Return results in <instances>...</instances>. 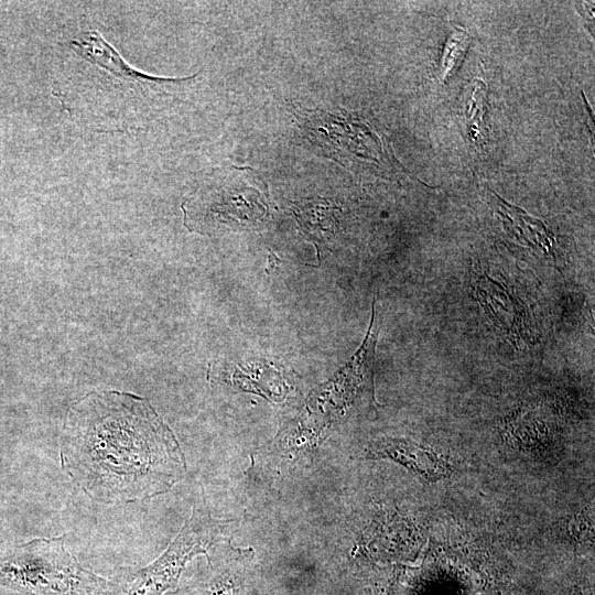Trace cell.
<instances>
[{
    "mask_svg": "<svg viewBox=\"0 0 595 595\" xmlns=\"http://www.w3.org/2000/svg\"><path fill=\"white\" fill-rule=\"evenodd\" d=\"M60 462L89 499L106 506L165 494L186 473L181 445L151 402L116 390L89 392L71 407Z\"/></svg>",
    "mask_w": 595,
    "mask_h": 595,
    "instance_id": "obj_1",
    "label": "cell"
},
{
    "mask_svg": "<svg viewBox=\"0 0 595 595\" xmlns=\"http://www.w3.org/2000/svg\"><path fill=\"white\" fill-rule=\"evenodd\" d=\"M71 45L76 58L53 93L67 111L94 127L139 128L153 93L174 80L132 68L96 31L78 34Z\"/></svg>",
    "mask_w": 595,
    "mask_h": 595,
    "instance_id": "obj_2",
    "label": "cell"
},
{
    "mask_svg": "<svg viewBox=\"0 0 595 595\" xmlns=\"http://www.w3.org/2000/svg\"><path fill=\"white\" fill-rule=\"evenodd\" d=\"M65 534L35 538L0 551V585L24 595H100L107 578L66 550Z\"/></svg>",
    "mask_w": 595,
    "mask_h": 595,
    "instance_id": "obj_3",
    "label": "cell"
},
{
    "mask_svg": "<svg viewBox=\"0 0 595 595\" xmlns=\"http://www.w3.org/2000/svg\"><path fill=\"white\" fill-rule=\"evenodd\" d=\"M221 522L214 519L204 499L193 506L191 517L167 549L141 569H120L100 595H164L174 588L186 564L221 539Z\"/></svg>",
    "mask_w": 595,
    "mask_h": 595,
    "instance_id": "obj_4",
    "label": "cell"
},
{
    "mask_svg": "<svg viewBox=\"0 0 595 595\" xmlns=\"http://www.w3.org/2000/svg\"><path fill=\"white\" fill-rule=\"evenodd\" d=\"M379 327L376 324L375 304L368 333L360 348L336 374L325 388L320 390L316 400L326 408L344 409L364 390L372 387V364Z\"/></svg>",
    "mask_w": 595,
    "mask_h": 595,
    "instance_id": "obj_5",
    "label": "cell"
},
{
    "mask_svg": "<svg viewBox=\"0 0 595 595\" xmlns=\"http://www.w3.org/2000/svg\"><path fill=\"white\" fill-rule=\"evenodd\" d=\"M368 455L390 458L429 482L443 479L452 473L451 465L442 456L429 447L404 439L377 440L369 445Z\"/></svg>",
    "mask_w": 595,
    "mask_h": 595,
    "instance_id": "obj_6",
    "label": "cell"
},
{
    "mask_svg": "<svg viewBox=\"0 0 595 595\" xmlns=\"http://www.w3.org/2000/svg\"><path fill=\"white\" fill-rule=\"evenodd\" d=\"M497 198V212L508 235L521 245L552 253L554 241L545 225L500 197Z\"/></svg>",
    "mask_w": 595,
    "mask_h": 595,
    "instance_id": "obj_7",
    "label": "cell"
},
{
    "mask_svg": "<svg viewBox=\"0 0 595 595\" xmlns=\"http://www.w3.org/2000/svg\"><path fill=\"white\" fill-rule=\"evenodd\" d=\"M303 231L315 242H321L334 230V215L325 202H313L293 209Z\"/></svg>",
    "mask_w": 595,
    "mask_h": 595,
    "instance_id": "obj_8",
    "label": "cell"
},
{
    "mask_svg": "<svg viewBox=\"0 0 595 595\" xmlns=\"http://www.w3.org/2000/svg\"><path fill=\"white\" fill-rule=\"evenodd\" d=\"M469 43L470 36L467 31L461 26H455L443 52L439 74L440 80H446L457 68L467 52Z\"/></svg>",
    "mask_w": 595,
    "mask_h": 595,
    "instance_id": "obj_9",
    "label": "cell"
},
{
    "mask_svg": "<svg viewBox=\"0 0 595 595\" xmlns=\"http://www.w3.org/2000/svg\"><path fill=\"white\" fill-rule=\"evenodd\" d=\"M203 595H236L231 581H216L208 585Z\"/></svg>",
    "mask_w": 595,
    "mask_h": 595,
    "instance_id": "obj_10",
    "label": "cell"
},
{
    "mask_svg": "<svg viewBox=\"0 0 595 595\" xmlns=\"http://www.w3.org/2000/svg\"><path fill=\"white\" fill-rule=\"evenodd\" d=\"M581 14L587 20L593 22V14L591 13V7L586 4L585 2H582V8L580 9Z\"/></svg>",
    "mask_w": 595,
    "mask_h": 595,
    "instance_id": "obj_11",
    "label": "cell"
}]
</instances>
